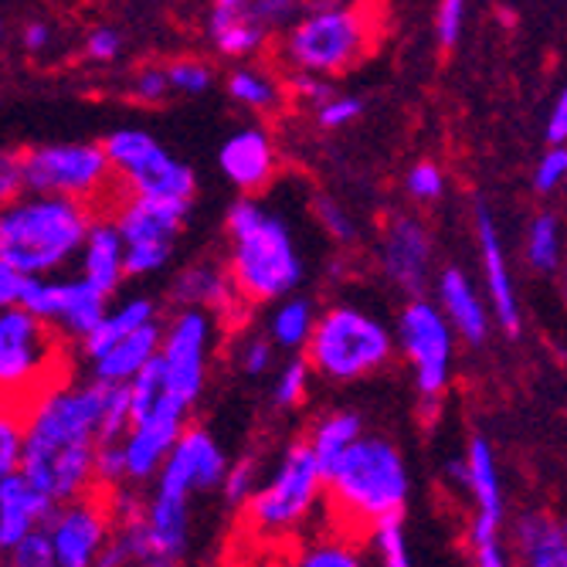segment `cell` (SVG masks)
<instances>
[{"label": "cell", "mask_w": 567, "mask_h": 567, "mask_svg": "<svg viewBox=\"0 0 567 567\" xmlns=\"http://www.w3.org/2000/svg\"><path fill=\"white\" fill-rule=\"evenodd\" d=\"M106 384L55 381L18 408L24 429L21 473L59 506L95 493Z\"/></svg>", "instance_id": "obj_1"}, {"label": "cell", "mask_w": 567, "mask_h": 567, "mask_svg": "<svg viewBox=\"0 0 567 567\" xmlns=\"http://www.w3.org/2000/svg\"><path fill=\"white\" fill-rule=\"evenodd\" d=\"M228 272L245 306H276L302 286V255L289 225L259 197H238L225 215Z\"/></svg>", "instance_id": "obj_2"}, {"label": "cell", "mask_w": 567, "mask_h": 567, "mask_svg": "<svg viewBox=\"0 0 567 567\" xmlns=\"http://www.w3.org/2000/svg\"><path fill=\"white\" fill-rule=\"evenodd\" d=\"M95 218L82 200L24 194L0 215V266L28 279H55L79 259Z\"/></svg>", "instance_id": "obj_3"}, {"label": "cell", "mask_w": 567, "mask_h": 567, "mask_svg": "<svg viewBox=\"0 0 567 567\" xmlns=\"http://www.w3.org/2000/svg\"><path fill=\"white\" fill-rule=\"evenodd\" d=\"M408 493L411 473L404 452L384 435H364L333 470H327V499L333 513L347 527L364 534L401 517Z\"/></svg>", "instance_id": "obj_4"}, {"label": "cell", "mask_w": 567, "mask_h": 567, "mask_svg": "<svg viewBox=\"0 0 567 567\" xmlns=\"http://www.w3.org/2000/svg\"><path fill=\"white\" fill-rule=\"evenodd\" d=\"M378 44V18L364 4H313L279 38V65L289 75L337 79Z\"/></svg>", "instance_id": "obj_5"}, {"label": "cell", "mask_w": 567, "mask_h": 567, "mask_svg": "<svg viewBox=\"0 0 567 567\" xmlns=\"http://www.w3.org/2000/svg\"><path fill=\"white\" fill-rule=\"evenodd\" d=\"M398 353L394 330L384 320L350 302L323 309L320 327L306 347V360L317 378L330 384H353L381 374Z\"/></svg>", "instance_id": "obj_6"}, {"label": "cell", "mask_w": 567, "mask_h": 567, "mask_svg": "<svg viewBox=\"0 0 567 567\" xmlns=\"http://www.w3.org/2000/svg\"><path fill=\"white\" fill-rule=\"evenodd\" d=\"M323 496H327V473L313 449L306 445V439H299L286 445L272 476L248 499L245 517L259 534L282 537L299 530L313 517V509Z\"/></svg>", "instance_id": "obj_7"}, {"label": "cell", "mask_w": 567, "mask_h": 567, "mask_svg": "<svg viewBox=\"0 0 567 567\" xmlns=\"http://www.w3.org/2000/svg\"><path fill=\"white\" fill-rule=\"evenodd\" d=\"M24 190L38 197H65L92 204L110 190L116 171L102 143H38L21 150Z\"/></svg>", "instance_id": "obj_8"}, {"label": "cell", "mask_w": 567, "mask_h": 567, "mask_svg": "<svg viewBox=\"0 0 567 567\" xmlns=\"http://www.w3.org/2000/svg\"><path fill=\"white\" fill-rule=\"evenodd\" d=\"M394 340L408 360L415 391L425 404H439L452 384L455 330L432 299H408L394 323Z\"/></svg>", "instance_id": "obj_9"}, {"label": "cell", "mask_w": 567, "mask_h": 567, "mask_svg": "<svg viewBox=\"0 0 567 567\" xmlns=\"http://www.w3.org/2000/svg\"><path fill=\"white\" fill-rule=\"evenodd\" d=\"M59 333L28 309H0V384L8 401H31L44 391L51 378V364L59 357Z\"/></svg>", "instance_id": "obj_10"}, {"label": "cell", "mask_w": 567, "mask_h": 567, "mask_svg": "<svg viewBox=\"0 0 567 567\" xmlns=\"http://www.w3.org/2000/svg\"><path fill=\"white\" fill-rule=\"evenodd\" d=\"M215 350V317L197 309H177L164 323L161 368L167 398L184 404L187 411L197 404L204 381H208V357Z\"/></svg>", "instance_id": "obj_11"}, {"label": "cell", "mask_w": 567, "mask_h": 567, "mask_svg": "<svg viewBox=\"0 0 567 567\" xmlns=\"http://www.w3.org/2000/svg\"><path fill=\"white\" fill-rule=\"evenodd\" d=\"M21 309L48 323L59 337L85 343L110 313V296L92 289L85 279H28Z\"/></svg>", "instance_id": "obj_12"}, {"label": "cell", "mask_w": 567, "mask_h": 567, "mask_svg": "<svg viewBox=\"0 0 567 567\" xmlns=\"http://www.w3.org/2000/svg\"><path fill=\"white\" fill-rule=\"evenodd\" d=\"M44 530L51 544H55L59 567H95V560L116 540V517L110 496L89 493L82 499L62 503L51 513Z\"/></svg>", "instance_id": "obj_13"}, {"label": "cell", "mask_w": 567, "mask_h": 567, "mask_svg": "<svg viewBox=\"0 0 567 567\" xmlns=\"http://www.w3.org/2000/svg\"><path fill=\"white\" fill-rule=\"evenodd\" d=\"M381 272L394 289H401L408 299H425L432 266H435V238L432 228L419 218L398 212L388 218L378 245Z\"/></svg>", "instance_id": "obj_14"}, {"label": "cell", "mask_w": 567, "mask_h": 567, "mask_svg": "<svg viewBox=\"0 0 567 567\" xmlns=\"http://www.w3.org/2000/svg\"><path fill=\"white\" fill-rule=\"evenodd\" d=\"M190 411L171 398H164L150 415L136 419L130 435L123 439L126 449V470H130V486H146L157 483L161 470L167 466V458L174 455L177 442L184 439Z\"/></svg>", "instance_id": "obj_15"}, {"label": "cell", "mask_w": 567, "mask_h": 567, "mask_svg": "<svg viewBox=\"0 0 567 567\" xmlns=\"http://www.w3.org/2000/svg\"><path fill=\"white\" fill-rule=\"evenodd\" d=\"M228 470H231V462H228L221 442L204 425H190L153 486L181 493V496L212 493V489L225 486Z\"/></svg>", "instance_id": "obj_16"}, {"label": "cell", "mask_w": 567, "mask_h": 567, "mask_svg": "<svg viewBox=\"0 0 567 567\" xmlns=\"http://www.w3.org/2000/svg\"><path fill=\"white\" fill-rule=\"evenodd\" d=\"M218 171L238 190V197H255L279 174V150L266 126H241L218 150Z\"/></svg>", "instance_id": "obj_17"}, {"label": "cell", "mask_w": 567, "mask_h": 567, "mask_svg": "<svg viewBox=\"0 0 567 567\" xmlns=\"http://www.w3.org/2000/svg\"><path fill=\"white\" fill-rule=\"evenodd\" d=\"M473 225H476V245H480V262H483L486 299H489V309H493V320L506 337H517L520 333V302H517V289H513V272L506 266L499 228H496L483 197H476Z\"/></svg>", "instance_id": "obj_18"}, {"label": "cell", "mask_w": 567, "mask_h": 567, "mask_svg": "<svg viewBox=\"0 0 567 567\" xmlns=\"http://www.w3.org/2000/svg\"><path fill=\"white\" fill-rule=\"evenodd\" d=\"M204 38L215 55L248 65L269 44L272 28L255 11V0H215L204 14Z\"/></svg>", "instance_id": "obj_19"}, {"label": "cell", "mask_w": 567, "mask_h": 567, "mask_svg": "<svg viewBox=\"0 0 567 567\" xmlns=\"http://www.w3.org/2000/svg\"><path fill=\"white\" fill-rule=\"evenodd\" d=\"M167 299L177 309H197V313L208 317H238L245 309V299L228 272V266H215V262H197V266H184L171 286H167Z\"/></svg>", "instance_id": "obj_20"}, {"label": "cell", "mask_w": 567, "mask_h": 567, "mask_svg": "<svg viewBox=\"0 0 567 567\" xmlns=\"http://www.w3.org/2000/svg\"><path fill=\"white\" fill-rule=\"evenodd\" d=\"M466 462H470V496L476 503L473 524H470V544H486V540H503V483H499V466L496 455L486 435H473L470 449H466Z\"/></svg>", "instance_id": "obj_21"}, {"label": "cell", "mask_w": 567, "mask_h": 567, "mask_svg": "<svg viewBox=\"0 0 567 567\" xmlns=\"http://www.w3.org/2000/svg\"><path fill=\"white\" fill-rule=\"evenodd\" d=\"M435 296H439V309L445 313V320L452 323L455 337H462L470 347H483L489 340V330L496 323L493 309L480 296V289L470 279L466 269L445 266L439 272V279H435Z\"/></svg>", "instance_id": "obj_22"}, {"label": "cell", "mask_w": 567, "mask_h": 567, "mask_svg": "<svg viewBox=\"0 0 567 567\" xmlns=\"http://www.w3.org/2000/svg\"><path fill=\"white\" fill-rule=\"evenodd\" d=\"M130 197H146V200H171V204H190L197 190L194 171L177 161L167 146H150L143 157L120 177Z\"/></svg>", "instance_id": "obj_23"}, {"label": "cell", "mask_w": 567, "mask_h": 567, "mask_svg": "<svg viewBox=\"0 0 567 567\" xmlns=\"http://www.w3.org/2000/svg\"><path fill=\"white\" fill-rule=\"evenodd\" d=\"M143 527L153 564H177L190 547V496L153 486L146 493Z\"/></svg>", "instance_id": "obj_24"}, {"label": "cell", "mask_w": 567, "mask_h": 567, "mask_svg": "<svg viewBox=\"0 0 567 567\" xmlns=\"http://www.w3.org/2000/svg\"><path fill=\"white\" fill-rule=\"evenodd\" d=\"M59 503L44 496L24 473L0 480V547L4 554L34 530H44Z\"/></svg>", "instance_id": "obj_25"}, {"label": "cell", "mask_w": 567, "mask_h": 567, "mask_svg": "<svg viewBox=\"0 0 567 567\" xmlns=\"http://www.w3.org/2000/svg\"><path fill=\"white\" fill-rule=\"evenodd\" d=\"M187 215H190V204L146 200V197L126 194L113 221L126 248L130 245H177V235L187 225Z\"/></svg>", "instance_id": "obj_26"}, {"label": "cell", "mask_w": 567, "mask_h": 567, "mask_svg": "<svg viewBox=\"0 0 567 567\" xmlns=\"http://www.w3.org/2000/svg\"><path fill=\"white\" fill-rule=\"evenodd\" d=\"M79 279H85L102 296H113L126 279V241L110 218H95L85 248L79 255Z\"/></svg>", "instance_id": "obj_27"}, {"label": "cell", "mask_w": 567, "mask_h": 567, "mask_svg": "<svg viewBox=\"0 0 567 567\" xmlns=\"http://www.w3.org/2000/svg\"><path fill=\"white\" fill-rule=\"evenodd\" d=\"M161 323V302L153 296H130L116 306H110L106 320L95 327V333L82 343V357L89 360V368L99 364L113 347H120L126 337L140 333L143 327Z\"/></svg>", "instance_id": "obj_28"}, {"label": "cell", "mask_w": 567, "mask_h": 567, "mask_svg": "<svg viewBox=\"0 0 567 567\" xmlns=\"http://www.w3.org/2000/svg\"><path fill=\"white\" fill-rule=\"evenodd\" d=\"M161 347H164V323L143 327L140 333H133L120 347H113L99 364H92V381L106 384V388L133 384L153 360L161 357Z\"/></svg>", "instance_id": "obj_29"}, {"label": "cell", "mask_w": 567, "mask_h": 567, "mask_svg": "<svg viewBox=\"0 0 567 567\" xmlns=\"http://www.w3.org/2000/svg\"><path fill=\"white\" fill-rule=\"evenodd\" d=\"M520 567H567V534L547 513H524L513 527Z\"/></svg>", "instance_id": "obj_30"}, {"label": "cell", "mask_w": 567, "mask_h": 567, "mask_svg": "<svg viewBox=\"0 0 567 567\" xmlns=\"http://www.w3.org/2000/svg\"><path fill=\"white\" fill-rule=\"evenodd\" d=\"M225 89H228V99L235 102V106H241V110H248L255 116H272V113H279L282 102H286V92H289L272 69L251 65V62L248 65H235L228 72Z\"/></svg>", "instance_id": "obj_31"}, {"label": "cell", "mask_w": 567, "mask_h": 567, "mask_svg": "<svg viewBox=\"0 0 567 567\" xmlns=\"http://www.w3.org/2000/svg\"><path fill=\"white\" fill-rule=\"evenodd\" d=\"M320 317L323 313L309 296H289V299L272 306L266 333L276 343V350H282L289 357H299V353H306L309 340H313V333L320 327Z\"/></svg>", "instance_id": "obj_32"}, {"label": "cell", "mask_w": 567, "mask_h": 567, "mask_svg": "<svg viewBox=\"0 0 567 567\" xmlns=\"http://www.w3.org/2000/svg\"><path fill=\"white\" fill-rule=\"evenodd\" d=\"M364 435H368L364 419H360L357 411L337 408V411H323L320 419H313V425H309V432H306V445L313 449V455L320 458V466L327 473Z\"/></svg>", "instance_id": "obj_33"}, {"label": "cell", "mask_w": 567, "mask_h": 567, "mask_svg": "<svg viewBox=\"0 0 567 567\" xmlns=\"http://www.w3.org/2000/svg\"><path fill=\"white\" fill-rule=\"evenodd\" d=\"M524 259L540 276H554L567 266V221L557 212H537L527 221Z\"/></svg>", "instance_id": "obj_34"}, {"label": "cell", "mask_w": 567, "mask_h": 567, "mask_svg": "<svg viewBox=\"0 0 567 567\" xmlns=\"http://www.w3.org/2000/svg\"><path fill=\"white\" fill-rule=\"evenodd\" d=\"M150 146H157V136H150L140 126H120V130H113L106 140H102V150H106L116 177H123Z\"/></svg>", "instance_id": "obj_35"}, {"label": "cell", "mask_w": 567, "mask_h": 567, "mask_svg": "<svg viewBox=\"0 0 567 567\" xmlns=\"http://www.w3.org/2000/svg\"><path fill=\"white\" fill-rule=\"evenodd\" d=\"M309 381H313V368L306 357H286V364L279 368L272 381V404L282 411L299 408L309 398Z\"/></svg>", "instance_id": "obj_36"}, {"label": "cell", "mask_w": 567, "mask_h": 567, "mask_svg": "<svg viewBox=\"0 0 567 567\" xmlns=\"http://www.w3.org/2000/svg\"><path fill=\"white\" fill-rule=\"evenodd\" d=\"M292 567H364V557L347 537H320L299 550Z\"/></svg>", "instance_id": "obj_37"}, {"label": "cell", "mask_w": 567, "mask_h": 567, "mask_svg": "<svg viewBox=\"0 0 567 567\" xmlns=\"http://www.w3.org/2000/svg\"><path fill=\"white\" fill-rule=\"evenodd\" d=\"M368 537H371V547H374L381 567H415V560H411V550H408V534H404V520L401 517L378 524Z\"/></svg>", "instance_id": "obj_38"}, {"label": "cell", "mask_w": 567, "mask_h": 567, "mask_svg": "<svg viewBox=\"0 0 567 567\" xmlns=\"http://www.w3.org/2000/svg\"><path fill=\"white\" fill-rule=\"evenodd\" d=\"M262 473H259V458L255 455H238V462H231L228 480L221 486V496L228 506H248V499L259 493L262 486Z\"/></svg>", "instance_id": "obj_39"}, {"label": "cell", "mask_w": 567, "mask_h": 567, "mask_svg": "<svg viewBox=\"0 0 567 567\" xmlns=\"http://www.w3.org/2000/svg\"><path fill=\"white\" fill-rule=\"evenodd\" d=\"M130 486V470H126V449L123 442H102L95 455V489L116 493Z\"/></svg>", "instance_id": "obj_40"}, {"label": "cell", "mask_w": 567, "mask_h": 567, "mask_svg": "<svg viewBox=\"0 0 567 567\" xmlns=\"http://www.w3.org/2000/svg\"><path fill=\"white\" fill-rule=\"evenodd\" d=\"M4 557H8L4 567H59V554H55V544H51L48 530H34L18 547H11Z\"/></svg>", "instance_id": "obj_41"}, {"label": "cell", "mask_w": 567, "mask_h": 567, "mask_svg": "<svg viewBox=\"0 0 567 567\" xmlns=\"http://www.w3.org/2000/svg\"><path fill=\"white\" fill-rule=\"evenodd\" d=\"M21 455H24L21 415H14V408H4V419H0V480L21 473Z\"/></svg>", "instance_id": "obj_42"}, {"label": "cell", "mask_w": 567, "mask_h": 567, "mask_svg": "<svg viewBox=\"0 0 567 567\" xmlns=\"http://www.w3.org/2000/svg\"><path fill=\"white\" fill-rule=\"evenodd\" d=\"M167 75H171V89L181 92V95H204L215 85L212 65L200 62V59H177V62H171Z\"/></svg>", "instance_id": "obj_43"}, {"label": "cell", "mask_w": 567, "mask_h": 567, "mask_svg": "<svg viewBox=\"0 0 567 567\" xmlns=\"http://www.w3.org/2000/svg\"><path fill=\"white\" fill-rule=\"evenodd\" d=\"M272 364H276V343L269 340V333H248L238 340V368L248 378L269 374Z\"/></svg>", "instance_id": "obj_44"}, {"label": "cell", "mask_w": 567, "mask_h": 567, "mask_svg": "<svg viewBox=\"0 0 567 567\" xmlns=\"http://www.w3.org/2000/svg\"><path fill=\"white\" fill-rule=\"evenodd\" d=\"M313 208H317V221H320V228H323L337 245H353V241H357V221L350 218V212L343 208L340 200H333V197L320 194V197L313 200Z\"/></svg>", "instance_id": "obj_45"}, {"label": "cell", "mask_w": 567, "mask_h": 567, "mask_svg": "<svg viewBox=\"0 0 567 567\" xmlns=\"http://www.w3.org/2000/svg\"><path fill=\"white\" fill-rule=\"evenodd\" d=\"M404 190L411 200L419 204H432L445 194V174L435 161H419L415 167H411L404 174Z\"/></svg>", "instance_id": "obj_46"}, {"label": "cell", "mask_w": 567, "mask_h": 567, "mask_svg": "<svg viewBox=\"0 0 567 567\" xmlns=\"http://www.w3.org/2000/svg\"><path fill=\"white\" fill-rule=\"evenodd\" d=\"M530 187L537 194H557L567 187V146H547V153L537 161L534 167V177H530Z\"/></svg>", "instance_id": "obj_47"}, {"label": "cell", "mask_w": 567, "mask_h": 567, "mask_svg": "<svg viewBox=\"0 0 567 567\" xmlns=\"http://www.w3.org/2000/svg\"><path fill=\"white\" fill-rule=\"evenodd\" d=\"M123 48H126V38H123L120 28H113V24H95L85 34V41H82V55L89 62H95V65H110V62H116L123 55Z\"/></svg>", "instance_id": "obj_48"}, {"label": "cell", "mask_w": 567, "mask_h": 567, "mask_svg": "<svg viewBox=\"0 0 567 567\" xmlns=\"http://www.w3.org/2000/svg\"><path fill=\"white\" fill-rule=\"evenodd\" d=\"M171 75H167V65H143L133 72L130 79V95L136 102H143V106H157V102H164L171 95Z\"/></svg>", "instance_id": "obj_49"}, {"label": "cell", "mask_w": 567, "mask_h": 567, "mask_svg": "<svg viewBox=\"0 0 567 567\" xmlns=\"http://www.w3.org/2000/svg\"><path fill=\"white\" fill-rule=\"evenodd\" d=\"M174 259V245H130L126 248V276L130 279H146L167 269Z\"/></svg>", "instance_id": "obj_50"}, {"label": "cell", "mask_w": 567, "mask_h": 567, "mask_svg": "<svg viewBox=\"0 0 567 567\" xmlns=\"http://www.w3.org/2000/svg\"><path fill=\"white\" fill-rule=\"evenodd\" d=\"M360 116H364V99H360V95H343V92H337L323 110H317V123L323 130H347Z\"/></svg>", "instance_id": "obj_51"}, {"label": "cell", "mask_w": 567, "mask_h": 567, "mask_svg": "<svg viewBox=\"0 0 567 567\" xmlns=\"http://www.w3.org/2000/svg\"><path fill=\"white\" fill-rule=\"evenodd\" d=\"M286 89H289L292 102H299V106H313V110H323L327 102L337 95L333 82L320 79V75H289Z\"/></svg>", "instance_id": "obj_52"}, {"label": "cell", "mask_w": 567, "mask_h": 567, "mask_svg": "<svg viewBox=\"0 0 567 567\" xmlns=\"http://www.w3.org/2000/svg\"><path fill=\"white\" fill-rule=\"evenodd\" d=\"M466 31V4L462 0H442L435 11V38L442 48H455Z\"/></svg>", "instance_id": "obj_53"}, {"label": "cell", "mask_w": 567, "mask_h": 567, "mask_svg": "<svg viewBox=\"0 0 567 567\" xmlns=\"http://www.w3.org/2000/svg\"><path fill=\"white\" fill-rule=\"evenodd\" d=\"M24 190V171H21V150H8L0 157V197H4V208L14 200H21Z\"/></svg>", "instance_id": "obj_54"}, {"label": "cell", "mask_w": 567, "mask_h": 567, "mask_svg": "<svg viewBox=\"0 0 567 567\" xmlns=\"http://www.w3.org/2000/svg\"><path fill=\"white\" fill-rule=\"evenodd\" d=\"M24 289H28V276L0 266V309H18L24 299Z\"/></svg>", "instance_id": "obj_55"}, {"label": "cell", "mask_w": 567, "mask_h": 567, "mask_svg": "<svg viewBox=\"0 0 567 567\" xmlns=\"http://www.w3.org/2000/svg\"><path fill=\"white\" fill-rule=\"evenodd\" d=\"M547 143L550 146H567V85L557 92L550 116H547Z\"/></svg>", "instance_id": "obj_56"}, {"label": "cell", "mask_w": 567, "mask_h": 567, "mask_svg": "<svg viewBox=\"0 0 567 567\" xmlns=\"http://www.w3.org/2000/svg\"><path fill=\"white\" fill-rule=\"evenodd\" d=\"M51 38H55V31H51L48 21H28L21 28V48L28 55H41L44 48H51Z\"/></svg>", "instance_id": "obj_57"}, {"label": "cell", "mask_w": 567, "mask_h": 567, "mask_svg": "<svg viewBox=\"0 0 567 567\" xmlns=\"http://www.w3.org/2000/svg\"><path fill=\"white\" fill-rule=\"evenodd\" d=\"M560 302H564V313H567V269H564V279H560Z\"/></svg>", "instance_id": "obj_58"}, {"label": "cell", "mask_w": 567, "mask_h": 567, "mask_svg": "<svg viewBox=\"0 0 567 567\" xmlns=\"http://www.w3.org/2000/svg\"><path fill=\"white\" fill-rule=\"evenodd\" d=\"M133 567H177V564H133Z\"/></svg>", "instance_id": "obj_59"}, {"label": "cell", "mask_w": 567, "mask_h": 567, "mask_svg": "<svg viewBox=\"0 0 567 567\" xmlns=\"http://www.w3.org/2000/svg\"><path fill=\"white\" fill-rule=\"evenodd\" d=\"M560 527H564V534H567V517H564V524H560Z\"/></svg>", "instance_id": "obj_60"}]
</instances>
